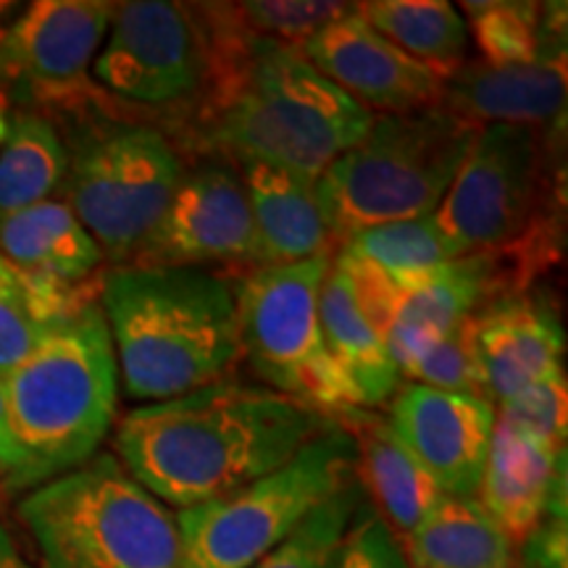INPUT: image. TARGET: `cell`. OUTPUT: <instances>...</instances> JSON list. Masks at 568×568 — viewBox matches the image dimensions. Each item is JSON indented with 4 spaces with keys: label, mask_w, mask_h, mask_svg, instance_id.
<instances>
[{
    "label": "cell",
    "mask_w": 568,
    "mask_h": 568,
    "mask_svg": "<svg viewBox=\"0 0 568 568\" xmlns=\"http://www.w3.org/2000/svg\"><path fill=\"white\" fill-rule=\"evenodd\" d=\"M13 9V3H0V17H9Z\"/></svg>",
    "instance_id": "obj_40"
},
{
    "label": "cell",
    "mask_w": 568,
    "mask_h": 568,
    "mask_svg": "<svg viewBox=\"0 0 568 568\" xmlns=\"http://www.w3.org/2000/svg\"><path fill=\"white\" fill-rule=\"evenodd\" d=\"M19 518L42 568H182L176 514L111 453L30 489Z\"/></svg>",
    "instance_id": "obj_6"
},
{
    "label": "cell",
    "mask_w": 568,
    "mask_h": 568,
    "mask_svg": "<svg viewBox=\"0 0 568 568\" xmlns=\"http://www.w3.org/2000/svg\"><path fill=\"white\" fill-rule=\"evenodd\" d=\"M566 471L560 474L542 518L535 531L524 539L521 568H566Z\"/></svg>",
    "instance_id": "obj_35"
},
{
    "label": "cell",
    "mask_w": 568,
    "mask_h": 568,
    "mask_svg": "<svg viewBox=\"0 0 568 568\" xmlns=\"http://www.w3.org/2000/svg\"><path fill=\"white\" fill-rule=\"evenodd\" d=\"M0 506H3V485H0Z\"/></svg>",
    "instance_id": "obj_41"
},
{
    "label": "cell",
    "mask_w": 568,
    "mask_h": 568,
    "mask_svg": "<svg viewBox=\"0 0 568 568\" xmlns=\"http://www.w3.org/2000/svg\"><path fill=\"white\" fill-rule=\"evenodd\" d=\"M318 322H322L326 351L351 379L361 397V406L372 410L393 400L400 385V374L389 358L385 337L355 305L345 274L335 266V258L324 280L322 297H318Z\"/></svg>",
    "instance_id": "obj_23"
},
{
    "label": "cell",
    "mask_w": 568,
    "mask_h": 568,
    "mask_svg": "<svg viewBox=\"0 0 568 568\" xmlns=\"http://www.w3.org/2000/svg\"><path fill=\"white\" fill-rule=\"evenodd\" d=\"M545 130L489 124L435 211L460 255L503 251L558 222L556 176Z\"/></svg>",
    "instance_id": "obj_10"
},
{
    "label": "cell",
    "mask_w": 568,
    "mask_h": 568,
    "mask_svg": "<svg viewBox=\"0 0 568 568\" xmlns=\"http://www.w3.org/2000/svg\"><path fill=\"white\" fill-rule=\"evenodd\" d=\"M564 447L495 418L477 500L510 542L521 545L542 518L564 468Z\"/></svg>",
    "instance_id": "obj_20"
},
{
    "label": "cell",
    "mask_w": 568,
    "mask_h": 568,
    "mask_svg": "<svg viewBox=\"0 0 568 568\" xmlns=\"http://www.w3.org/2000/svg\"><path fill=\"white\" fill-rule=\"evenodd\" d=\"M105 0H38L0 30V88L21 105L88 101L90 63L109 34Z\"/></svg>",
    "instance_id": "obj_12"
},
{
    "label": "cell",
    "mask_w": 568,
    "mask_h": 568,
    "mask_svg": "<svg viewBox=\"0 0 568 568\" xmlns=\"http://www.w3.org/2000/svg\"><path fill=\"white\" fill-rule=\"evenodd\" d=\"M209 34L197 3L132 0L113 6L92 74L116 98L148 109L193 105L209 77Z\"/></svg>",
    "instance_id": "obj_11"
},
{
    "label": "cell",
    "mask_w": 568,
    "mask_h": 568,
    "mask_svg": "<svg viewBox=\"0 0 568 568\" xmlns=\"http://www.w3.org/2000/svg\"><path fill=\"white\" fill-rule=\"evenodd\" d=\"M468 13V40L477 45L479 61L487 67H524L550 53L542 38V6L489 0V3H464Z\"/></svg>",
    "instance_id": "obj_28"
},
{
    "label": "cell",
    "mask_w": 568,
    "mask_h": 568,
    "mask_svg": "<svg viewBox=\"0 0 568 568\" xmlns=\"http://www.w3.org/2000/svg\"><path fill=\"white\" fill-rule=\"evenodd\" d=\"M19 453L9 493H24L98 456L116 422L119 366L101 301L53 324L0 379Z\"/></svg>",
    "instance_id": "obj_4"
},
{
    "label": "cell",
    "mask_w": 568,
    "mask_h": 568,
    "mask_svg": "<svg viewBox=\"0 0 568 568\" xmlns=\"http://www.w3.org/2000/svg\"><path fill=\"white\" fill-rule=\"evenodd\" d=\"M361 497L364 493H361L358 479H353L305 518L293 537L284 539L280 548L251 568H335L337 550L355 510L361 508Z\"/></svg>",
    "instance_id": "obj_29"
},
{
    "label": "cell",
    "mask_w": 568,
    "mask_h": 568,
    "mask_svg": "<svg viewBox=\"0 0 568 568\" xmlns=\"http://www.w3.org/2000/svg\"><path fill=\"white\" fill-rule=\"evenodd\" d=\"M48 329L34 314L21 274L0 255V379L32 353Z\"/></svg>",
    "instance_id": "obj_33"
},
{
    "label": "cell",
    "mask_w": 568,
    "mask_h": 568,
    "mask_svg": "<svg viewBox=\"0 0 568 568\" xmlns=\"http://www.w3.org/2000/svg\"><path fill=\"white\" fill-rule=\"evenodd\" d=\"M0 568H32L30 564H24V560H21V556L17 552V548H11L9 550V556L3 558V566Z\"/></svg>",
    "instance_id": "obj_38"
},
{
    "label": "cell",
    "mask_w": 568,
    "mask_h": 568,
    "mask_svg": "<svg viewBox=\"0 0 568 568\" xmlns=\"http://www.w3.org/2000/svg\"><path fill=\"white\" fill-rule=\"evenodd\" d=\"M132 266H245L247 272L264 266L237 163L209 155L184 169L172 203Z\"/></svg>",
    "instance_id": "obj_13"
},
{
    "label": "cell",
    "mask_w": 568,
    "mask_h": 568,
    "mask_svg": "<svg viewBox=\"0 0 568 568\" xmlns=\"http://www.w3.org/2000/svg\"><path fill=\"white\" fill-rule=\"evenodd\" d=\"M13 548V542H11V537H9V531H6L3 527H0V566H3V558L9 556V550Z\"/></svg>",
    "instance_id": "obj_39"
},
{
    "label": "cell",
    "mask_w": 568,
    "mask_h": 568,
    "mask_svg": "<svg viewBox=\"0 0 568 568\" xmlns=\"http://www.w3.org/2000/svg\"><path fill=\"white\" fill-rule=\"evenodd\" d=\"M335 568H408V560L393 531L361 503L337 550Z\"/></svg>",
    "instance_id": "obj_34"
},
{
    "label": "cell",
    "mask_w": 568,
    "mask_h": 568,
    "mask_svg": "<svg viewBox=\"0 0 568 568\" xmlns=\"http://www.w3.org/2000/svg\"><path fill=\"white\" fill-rule=\"evenodd\" d=\"M408 568H516V545L477 497L445 495L403 542Z\"/></svg>",
    "instance_id": "obj_24"
},
{
    "label": "cell",
    "mask_w": 568,
    "mask_h": 568,
    "mask_svg": "<svg viewBox=\"0 0 568 568\" xmlns=\"http://www.w3.org/2000/svg\"><path fill=\"white\" fill-rule=\"evenodd\" d=\"M335 424L351 432L355 443V479L361 493L372 497V510L403 545L445 493L400 443L385 416L358 408Z\"/></svg>",
    "instance_id": "obj_18"
},
{
    "label": "cell",
    "mask_w": 568,
    "mask_h": 568,
    "mask_svg": "<svg viewBox=\"0 0 568 568\" xmlns=\"http://www.w3.org/2000/svg\"><path fill=\"white\" fill-rule=\"evenodd\" d=\"M11 130V101L6 98L3 88H0V145H3L6 138H9Z\"/></svg>",
    "instance_id": "obj_37"
},
{
    "label": "cell",
    "mask_w": 568,
    "mask_h": 568,
    "mask_svg": "<svg viewBox=\"0 0 568 568\" xmlns=\"http://www.w3.org/2000/svg\"><path fill=\"white\" fill-rule=\"evenodd\" d=\"M497 297L506 295L493 255L487 251L460 255L432 280L403 290L385 335L397 374H403L418 353Z\"/></svg>",
    "instance_id": "obj_19"
},
{
    "label": "cell",
    "mask_w": 568,
    "mask_h": 568,
    "mask_svg": "<svg viewBox=\"0 0 568 568\" xmlns=\"http://www.w3.org/2000/svg\"><path fill=\"white\" fill-rule=\"evenodd\" d=\"M497 418L564 447L568 426V385L566 372L550 374L535 385L524 387L508 400L497 403Z\"/></svg>",
    "instance_id": "obj_32"
},
{
    "label": "cell",
    "mask_w": 568,
    "mask_h": 568,
    "mask_svg": "<svg viewBox=\"0 0 568 568\" xmlns=\"http://www.w3.org/2000/svg\"><path fill=\"white\" fill-rule=\"evenodd\" d=\"M355 479V443L339 424L237 493L176 514L182 568H251Z\"/></svg>",
    "instance_id": "obj_7"
},
{
    "label": "cell",
    "mask_w": 568,
    "mask_h": 568,
    "mask_svg": "<svg viewBox=\"0 0 568 568\" xmlns=\"http://www.w3.org/2000/svg\"><path fill=\"white\" fill-rule=\"evenodd\" d=\"M355 13L443 80L468 61L466 19L445 0H372L355 3Z\"/></svg>",
    "instance_id": "obj_25"
},
{
    "label": "cell",
    "mask_w": 568,
    "mask_h": 568,
    "mask_svg": "<svg viewBox=\"0 0 568 568\" xmlns=\"http://www.w3.org/2000/svg\"><path fill=\"white\" fill-rule=\"evenodd\" d=\"M400 379H410V385L443 389V393L477 395L489 400L477 343H474V316L432 343L424 353H418L403 368Z\"/></svg>",
    "instance_id": "obj_30"
},
{
    "label": "cell",
    "mask_w": 568,
    "mask_h": 568,
    "mask_svg": "<svg viewBox=\"0 0 568 568\" xmlns=\"http://www.w3.org/2000/svg\"><path fill=\"white\" fill-rule=\"evenodd\" d=\"M17 474H19V453H17V445H13L9 418H6L3 393H0V479H3L6 489H11Z\"/></svg>",
    "instance_id": "obj_36"
},
{
    "label": "cell",
    "mask_w": 568,
    "mask_h": 568,
    "mask_svg": "<svg viewBox=\"0 0 568 568\" xmlns=\"http://www.w3.org/2000/svg\"><path fill=\"white\" fill-rule=\"evenodd\" d=\"M305 59L366 111L410 113L439 105L443 77L410 59L355 13L301 45Z\"/></svg>",
    "instance_id": "obj_15"
},
{
    "label": "cell",
    "mask_w": 568,
    "mask_h": 568,
    "mask_svg": "<svg viewBox=\"0 0 568 568\" xmlns=\"http://www.w3.org/2000/svg\"><path fill=\"white\" fill-rule=\"evenodd\" d=\"M232 6L234 17L251 34L297 48L355 9V3L332 0H247Z\"/></svg>",
    "instance_id": "obj_31"
},
{
    "label": "cell",
    "mask_w": 568,
    "mask_h": 568,
    "mask_svg": "<svg viewBox=\"0 0 568 568\" xmlns=\"http://www.w3.org/2000/svg\"><path fill=\"white\" fill-rule=\"evenodd\" d=\"M495 418L487 397L406 385L393 395L387 422L445 495L477 497Z\"/></svg>",
    "instance_id": "obj_14"
},
{
    "label": "cell",
    "mask_w": 568,
    "mask_h": 568,
    "mask_svg": "<svg viewBox=\"0 0 568 568\" xmlns=\"http://www.w3.org/2000/svg\"><path fill=\"white\" fill-rule=\"evenodd\" d=\"M63 195L105 258L132 264L184 176L180 148L159 126L88 124L67 145Z\"/></svg>",
    "instance_id": "obj_9"
},
{
    "label": "cell",
    "mask_w": 568,
    "mask_h": 568,
    "mask_svg": "<svg viewBox=\"0 0 568 568\" xmlns=\"http://www.w3.org/2000/svg\"><path fill=\"white\" fill-rule=\"evenodd\" d=\"M335 253L282 266L251 268L234 284L240 353L268 389L293 397L339 422L364 408L361 397L326 351L318 297Z\"/></svg>",
    "instance_id": "obj_8"
},
{
    "label": "cell",
    "mask_w": 568,
    "mask_h": 568,
    "mask_svg": "<svg viewBox=\"0 0 568 568\" xmlns=\"http://www.w3.org/2000/svg\"><path fill=\"white\" fill-rule=\"evenodd\" d=\"M67 142L51 119L34 111L11 116L0 145V216L51 201L67 176Z\"/></svg>",
    "instance_id": "obj_26"
},
{
    "label": "cell",
    "mask_w": 568,
    "mask_h": 568,
    "mask_svg": "<svg viewBox=\"0 0 568 568\" xmlns=\"http://www.w3.org/2000/svg\"><path fill=\"white\" fill-rule=\"evenodd\" d=\"M0 255L24 274L82 284L101 272L105 255L63 201L0 216Z\"/></svg>",
    "instance_id": "obj_22"
},
{
    "label": "cell",
    "mask_w": 568,
    "mask_h": 568,
    "mask_svg": "<svg viewBox=\"0 0 568 568\" xmlns=\"http://www.w3.org/2000/svg\"><path fill=\"white\" fill-rule=\"evenodd\" d=\"M474 343L495 406L564 372L566 332L556 305L539 295L521 293L487 303L474 314Z\"/></svg>",
    "instance_id": "obj_16"
},
{
    "label": "cell",
    "mask_w": 568,
    "mask_h": 568,
    "mask_svg": "<svg viewBox=\"0 0 568 568\" xmlns=\"http://www.w3.org/2000/svg\"><path fill=\"white\" fill-rule=\"evenodd\" d=\"M332 424L276 389L219 379L134 408L113 443L126 474L180 514L276 471Z\"/></svg>",
    "instance_id": "obj_2"
},
{
    "label": "cell",
    "mask_w": 568,
    "mask_h": 568,
    "mask_svg": "<svg viewBox=\"0 0 568 568\" xmlns=\"http://www.w3.org/2000/svg\"><path fill=\"white\" fill-rule=\"evenodd\" d=\"M477 132L443 105L374 116L364 138L316 180L335 247L372 226L435 213Z\"/></svg>",
    "instance_id": "obj_5"
},
{
    "label": "cell",
    "mask_w": 568,
    "mask_h": 568,
    "mask_svg": "<svg viewBox=\"0 0 568 568\" xmlns=\"http://www.w3.org/2000/svg\"><path fill=\"white\" fill-rule=\"evenodd\" d=\"M251 201L264 266L297 264L335 253L316 182L261 161L237 163Z\"/></svg>",
    "instance_id": "obj_21"
},
{
    "label": "cell",
    "mask_w": 568,
    "mask_h": 568,
    "mask_svg": "<svg viewBox=\"0 0 568 568\" xmlns=\"http://www.w3.org/2000/svg\"><path fill=\"white\" fill-rule=\"evenodd\" d=\"M101 308L134 400L161 403L224 379L240 358L234 284L205 268L113 266Z\"/></svg>",
    "instance_id": "obj_3"
},
{
    "label": "cell",
    "mask_w": 568,
    "mask_h": 568,
    "mask_svg": "<svg viewBox=\"0 0 568 568\" xmlns=\"http://www.w3.org/2000/svg\"><path fill=\"white\" fill-rule=\"evenodd\" d=\"M209 77L187 105L184 140L232 163L261 161L316 182L374 113L329 82L297 45L251 34L232 3H197Z\"/></svg>",
    "instance_id": "obj_1"
},
{
    "label": "cell",
    "mask_w": 568,
    "mask_h": 568,
    "mask_svg": "<svg viewBox=\"0 0 568 568\" xmlns=\"http://www.w3.org/2000/svg\"><path fill=\"white\" fill-rule=\"evenodd\" d=\"M439 105L474 126H545L566 109V53L524 67L466 61L443 82Z\"/></svg>",
    "instance_id": "obj_17"
},
{
    "label": "cell",
    "mask_w": 568,
    "mask_h": 568,
    "mask_svg": "<svg viewBox=\"0 0 568 568\" xmlns=\"http://www.w3.org/2000/svg\"><path fill=\"white\" fill-rule=\"evenodd\" d=\"M337 251H347L355 258L366 261L400 290H410L432 280L437 272L460 258L458 247L439 226L435 213L372 226V230L353 234Z\"/></svg>",
    "instance_id": "obj_27"
}]
</instances>
